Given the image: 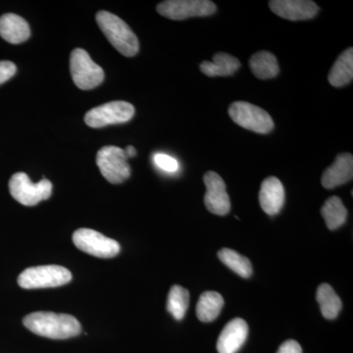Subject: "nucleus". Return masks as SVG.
Returning a JSON list of instances; mask_svg holds the SVG:
<instances>
[{
    "label": "nucleus",
    "instance_id": "nucleus-7",
    "mask_svg": "<svg viewBox=\"0 0 353 353\" xmlns=\"http://www.w3.org/2000/svg\"><path fill=\"white\" fill-rule=\"evenodd\" d=\"M97 164L102 176L111 183H121L129 179L131 167L125 150L117 146L102 148L97 155Z\"/></svg>",
    "mask_w": 353,
    "mask_h": 353
},
{
    "label": "nucleus",
    "instance_id": "nucleus-12",
    "mask_svg": "<svg viewBox=\"0 0 353 353\" xmlns=\"http://www.w3.org/2000/svg\"><path fill=\"white\" fill-rule=\"evenodd\" d=\"M269 7L279 17L290 21H303L314 18L319 7L309 0H272Z\"/></svg>",
    "mask_w": 353,
    "mask_h": 353
},
{
    "label": "nucleus",
    "instance_id": "nucleus-16",
    "mask_svg": "<svg viewBox=\"0 0 353 353\" xmlns=\"http://www.w3.org/2000/svg\"><path fill=\"white\" fill-rule=\"evenodd\" d=\"M30 26L16 14H4L0 17V37L8 43L19 44L30 38Z\"/></svg>",
    "mask_w": 353,
    "mask_h": 353
},
{
    "label": "nucleus",
    "instance_id": "nucleus-9",
    "mask_svg": "<svg viewBox=\"0 0 353 353\" xmlns=\"http://www.w3.org/2000/svg\"><path fill=\"white\" fill-rule=\"evenodd\" d=\"M214 2L209 0H168L157 6V12L171 20L206 17L216 12Z\"/></svg>",
    "mask_w": 353,
    "mask_h": 353
},
{
    "label": "nucleus",
    "instance_id": "nucleus-20",
    "mask_svg": "<svg viewBox=\"0 0 353 353\" xmlns=\"http://www.w3.org/2000/svg\"><path fill=\"white\" fill-rule=\"evenodd\" d=\"M224 306V299L219 292H205L199 297L196 305V316L201 322L214 321Z\"/></svg>",
    "mask_w": 353,
    "mask_h": 353
},
{
    "label": "nucleus",
    "instance_id": "nucleus-25",
    "mask_svg": "<svg viewBox=\"0 0 353 353\" xmlns=\"http://www.w3.org/2000/svg\"><path fill=\"white\" fill-rule=\"evenodd\" d=\"M153 161L158 168L161 169L162 171L167 172V173H175L178 171L179 163L175 158L170 157L164 153H157L153 157Z\"/></svg>",
    "mask_w": 353,
    "mask_h": 353
},
{
    "label": "nucleus",
    "instance_id": "nucleus-6",
    "mask_svg": "<svg viewBox=\"0 0 353 353\" xmlns=\"http://www.w3.org/2000/svg\"><path fill=\"white\" fill-rule=\"evenodd\" d=\"M229 115L236 124L248 131L257 134H268L274 129V122L270 114L248 102H234L230 106Z\"/></svg>",
    "mask_w": 353,
    "mask_h": 353
},
{
    "label": "nucleus",
    "instance_id": "nucleus-3",
    "mask_svg": "<svg viewBox=\"0 0 353 353\" xmlns=\"http://www.w3.org/2000/svg\"><path fill=\"white\" fill-rule=\"evenodd\" d=\"M72 274L65 267L43 265L26 269L18 277V284L26 290L61 287L71 282Z\"/></svg>",
    "mask_w": 353,
    "mask_h": 353
},
{
    "label": "nucleus",
    "instance_id": "nucleus-2",
    "mask_svg": "<svg viewBox=\"0 0 353 353\" xmlns=\"http://www.w3.org/2000/svg\"><path fill=\"white\" fill-rule=\"evenodd\" d=\"M97 22L104 36L121 54L132 57L139 52L138 38L118 16L108 11H99L97 14Z\"/></svg>",
    "mask_w": 353,
    "mask_h": 353
},
{
    "label": "nucleus",
    "instance_id": "nucleus-5",
    "mask_svg": "<svg viewBox=\"0 0 353 353\" xmlns=\"http://www.w3.org/2000/svg\"><path fill=\"white\" fill-rule=\"evenodd\" d=\"M70 70L74 83L81 90H92L103 82V70L92 61L87 51L81 48L72 51Z\"/></svg>",
    "mask_w": 353,
    "mask_h": 353
},
{
    "label": "nucleus",
    "instance_id": "nucleus-8",
    "mask_svg": "<svg viewBox=\"0 0 353 353\" xmlns=\"http://www.w3.org/2000/svg\"><path fill=\"white\" fill-rule=\"evenodd\" d=\"M73 243L79 250L99 259H112L121 250L117 241L90 229L77 230Z\"/></svg>",
    "mask_w": 353,
    "mask_h": 353
},
{
    "label": "nucleus",
    "instance_id": "nucleus-18",
    "mask_svg": "<svg viewBox=\"0 0 353 353\" xmlns=\"http://www.w3.org/2000/svg\"><path fill=\"white\" fill-rule=\"evenodd\" d=\"M333 87L341 88L352 82L353 79V48H347L339 57L328 76Z\"/></svg>",
    "mask_w": 353,
    "mask_h": 353
},
{
    "label": "nucleus",
    "instance_id": "nucleus-14",
    "mask_svg": "<svg viewBox=\"0 0 353 353\" xmlns=\"http://www.w3.org/2000/svg\"><path fill=\"white\" fill-rule=\"evenodd\" d=\"M260 206L266 214L277 215L285 203V189L276 176H268L261 183L259 192Z\"/></svg>",
    "mask_w": 353,
    "mask_h": 353
},
{
    "label": "nucleus",
    "instance_id": "nucleus-19",
    "mask_svg": "<svg viewBox=\"0 0 353 353\" xmlns=\"http://www.w3.org/2000/svg\"><path fill=\"white\" fill-rule=\"evenodd\" d=\"M250 65L253 75L261 80L275 78L280 72L277 58L269 51H259L253 54Z\"/></svg>",
    "mask_w": 353,
    "mask_h": 353
},
{
    "label": "nucleus",
    "instance_id": "nucleus-4",
    "mask_svg": "<svg viewBox=\"0 0 353 353\" xmlns=\"http://www.w3.org/2000/svg\"><path fill=\"white\" fill-rule=\"evenodd\" d=\"M9 190L11 196L26 206H34L43 201L50 199L52 192V183L43 179L34 183L25 173H16L9 181Z\"/></svg>",
    "mask_w": 353,
    "mask_h": 353
},
{
    "label": "nucleus",
    "instance_id": "nucleus-17",
    "mask_svg": "<svg viewBox=\"0 0 353 353\" xmlns=\"http://www.w3.org/2000/svg\"><path fill=\"white\" fill-rule=\"evenodd\" d=\"M240 67L238 58L219 52L213 57L212 61L202 62L199 70L208 77H228L234 75Z\"/></svg>",
    "mask_w": 353,
    "mask_h": 353
},
{
    "label": "nucleus",
    "instance_id": "nucleus-11",
    "mask_svg": "<svg viewBox=\"0 0 353 353\" xmlns=\"http://www.w3.org/2000/svg\"><path fill=\"white\" fill-rule=\"evenodd\" d=\"M203 180L206 187V194L204 196L206 208L213 214L227 215L231 210V201L227 194L224 180L221 178L219 174L212 171L208 172L204 175Z\"/></svg>",
    "mask_w": 353,
    "mask_h": 353
},
{
    "label": "nucleus",
    "instance_id": "nucleus-10",
    "mask_svg": "<svg viewBox=\"0 0 353 353\" xmlns=\"http://www.w3.org/2000/svg\"><path fill=\"white\" fill-rule=\"evenodd\" d=\"M134 115V108L129 102L112 101L88 111L85 116V122L88 127L99 129L108 125L126 123Z\"/></svg>",
    "mask_w": 353,
    "mask_h": 353
},
{
    "label": "nucleus",
    "instance_id": "nucleus-26",
    "mask_svg": "<svg viewBox=\"0 0 353 353\" xmlns=\"http://www.w3.org/2000/svg\"><path fill=\"white\" fill-rule=\"evenodd\" d=\"M16 71H17V68L12 62L0 61V85L12 78L15 75Z\"/></svg>",
    "mask_w": 353,
    "mask_h": 353
},
{
    "label": "nucleus",
    "instance_id": "nucleus-22",
    "mask_svg": "<svg viewBox=\"0 0 353 353\" xmlns=\"http://www.w3.org/2000/svg\"><path fill=\"white\" fill-rule=\"evenodd\" d=\"M321 214L328 229L334 231L345 224L347 218V210L340 197L332 196L323 205Z\"/></svg>",
    "mask_w": 353,
    "mask_h": 353
},
{
    "label": "nucleus",
    "instance_id": "nucleus-28",
    "mask_svg": "<svg viewBox=\"0 0 353 353\" xmlns=\"http://www.w3.org/2000/svg\"><path fill=\"white\" fill-rule=\"evenodd\" d=\"M125 153H126L128 158L134 157L137 155V150L134 148V146L129 145L125 150Z\"/></svg>",
    "mask_w": 353,
    "mask_h": 353
},
{
    "label": "nucleus",
    "instance_id": "nucleus-13",
    "mask_svg": "<svg viewBox=\"0 0 353 353\" xmlns=\"http://www.w3.org/2000/svg\"><path fill=\"white\" fill-rule=\"evenodd\" d=\"M248 336V326L241 318H234L221 332L217 341L219 353H236L243 347Z\"/></svg>",
    "mask_w": 353,
    "mask_h": 353
},
{
    "label": "nucleus",
    "instance_id": "nucleus-1",
    "mask_svg": "<svg viewBox=\"0 0 353 353\" xmlns=\"http://www.w3.org/2000/svg\"><path fill=\"white\" fill-rule=\"evenodd\" d=\"M23 323L32 333L53 340H66L82 332L80 322L74 316L46 311L26 316Z\"/></svg>",
    "mask_w": 353,
    "mask_h": 353
},
{
    "label": "nucleus",
    "instance_id": "nucleus-24",
    "mask_svg": "<svg viewBox=\"0 0 353 353\" xmlns=\"http://www.w3.org/2000/svg\"><path fill=\"white\" fill-rule=\"evenodd\" d=\"M190 304V292L181 285H173L169 292L167 309L176 320L185 317Z\"/></svg>",
    "mask_w": 353,
    "mask_h": 353
},
{
    "label": "nucleus",
    "instance_id": "nucleus-21",
    "mask_svg": "<svg viewBox=\"0 0 353 353\" xmlns=\"http://www.w3.org/2000/svg\"><path fill=\"white\" fill-rule=\"evenodd\" d=\"M322 315L326 319L334 320L340 314L343 303L333 288L328 284L319 285L316 294Z\"/></svg>",
    "mask_w": 353,
    "mask_h": 353
},
{
    "label": "nucleus",
    "instance_id": "nucleus-15",
    "mask_svg": "<svg viewBox=\"0 0 353 353\" xmlns=\"http://www.w3.org/2000/svg\"><path fill=\"white\" fill-rule=\"evenodd\" d=\"M353 157L350 153H341L322 176L325 189L332 190L352 180Z\"/></svg>",
    "mask_w": 353,
    "mask_h": 353
},
{
    "label": "nucleus",
    "instance_id": "nucleus-23",
    "mask_svg": "<svg viewBox=\"0 0 353 353\" xmlns=\"http://www.w3.org/2000/svg\"><path fill=\"white\" fill-rule=\"evenodd\" d=\"M218 257L227 267L241 278L248 279L252 275V262L240 253L230 248H222L218 252Z\"/></svg>",
    "mask_w": 353,
    "mask_h": 353
},
{
    "label": "nucleus",
    "instance_id": "nucleus-27",
    "mask_svg": "<svg viewBox=\"0 0 353 353\" xmlns=\"http://www.w3.org/2000/svg\"><path fill=\"white\" fill-rule=\"evenodd\" d=\"M277 353H303V348L296 341H287L281 345Z\"/></svg>",
    "mask_w": 353,
    "mask_h": 353
}]
</instances>
